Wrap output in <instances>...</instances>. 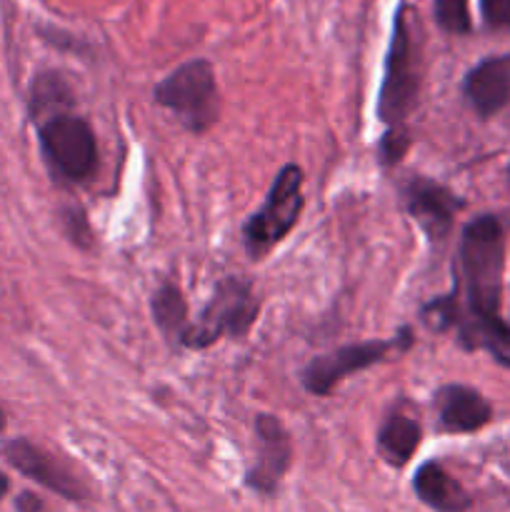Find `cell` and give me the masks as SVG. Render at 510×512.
I'll return each instance as SVG.
<instances>
[{
  "label": "cell",
  "mask_w": 510,
  "mask_h": 512,
  "mask_svg": "<svg viewBox=\"0 0 510 512\" xmlns=\"http://www.w3.org/2000/svg\"><path fill=\"white\" fill-rule=\"evenodd\" d=\"M505 270V233L495 215H478L465 225L455 260L453 290L423 308L435 330H455L468 350H485L510 368V323L500 318Z\"/></svg>",
  "instance_id": "cell-1"
},
{
  "label": "cell",
  "mask_w": 510,
  "mask_h": 512,
  "mask_svg": "<svg viewBox=\"0 0 510 512\" xmlns=\"http://www.w3.org/2000/svg\"><path fill=\"white\" fill-rule=\"evenodd\" d=\"M420 40L418 15L400 3L393 15V30L385 50L383 80L378 90V118L388 130H405V120L420 98Z\"/></svg>",
  "instance_id": "cell-2"
},
{
  "label": "cell",
  "mask_w": 510,
  "mask_h": 512,
  "mask_svg": "<svg viewBox=\"0 0 510 512\" xmlns=\"http://www.w3.org/2000/svg\"><path fill=\"white\" fill-rule=\"evenodd\" d=\"M38 145L53 180L65 185H83L98 173L100 150L93 125L65 108L35 120Z\"/></svg>",
  "instance_id": "cell-3"
},
{
  "label": "cell",
  "mask_w": 510,
  "mask_h": 512,
  "mask_svg": "<svg viewBox=\"0 0 510 512\" xmlns=\"http://www.w3.org/2000/svg\"><path fill=\"white\" fill-rule=\"evenodd\" d=\"M258 315L260 298L255 295L253 283L228 275L215 285L213 298L200 310L198 320L185 330L180 348L205 350L223 338H245L258 323Z\"/></svg>",
  "instance_id": "cell-4"
},
{
  "label": "cell",
  "mask_w": 510,
  "mask_h": 512,
  "mask_svg": "<svg viewBox=\"0 0 510 512\" xmlns=\"http://www.w3.org/2000/svg\"><path fill=\"white\" fill-rule=\"evenodd\" d=\"M153 100L190 133L213 128L220 118V90L210 60L193 58L178 65L155 85Z\"/></svg>",
  "instance_id": "cell-5"
},
{
  "label": "cell",
  "mask_w": 510,
  "mask_h": 512,
  "mask_svg": "<svg viewBox=\"0 0 510 512\" xmlns=\"http://www.w3.org/2000/svg\"><path fill=\"white\" fill-rule=\"evenodd\" d=\"M303 168L283 165L270 183L263 205L245 220L243 245L250 260H263L275 245L288 238L303 215Z\"/></svg>",
  "instance_id": "cell-6"
},
{
  "label": "cell",
  "mask_w": 510,
  "mask_h": 512,
  "mask_svg": "<svg viewBox=\"0 0 510 512\" xmlns=\"http://www.w3.org/2000/svg\"><path fill=\"white\" fill-rule=\"evenodd\" d=\"M415 338L410 333V328H400V333L395 338L388 340H365V343H350L343 348H335L330 353L315 355L308 365L300 373L303 380V388L310 395H325L333 393L340 383H343L348 375L360 373V370H368L373 365L383 363L390 353H405V350L413 348Z\"/></svg>",
  "instance_id": "cell-7"
},
{
  "label": "cell",
  "mask_w": 510,
  "mask_h": 512,
  "mask_svg": "<svg viewBox=\"0 0 510 512\" xmlns=\"http://www.w3.org/2000/svg\"><path fill=\"white\" fill-rule=\"evenodd\" d=\"M0 455L5 463L20 475H25L33 483L43 485L50 493L60 495L70 503H85L90 498V490L85 480L73 470L68 460L58 458L50 450L30 443L25 438H10L0 445Z\"/></svg>",
  "instance_id": "cell-8"
},
{
  "label": "cell",
  "mask_w": 510,
  "mask_h": 512,
  "mask_svg": "<svg viewBox=\"0 0 510 512\" xmlns=\"http://www.w3.org/2000/svg\"><path fill=\"white\" fill-rule=\"evenodd\" d=\"M255 460L245 473V485L263 498H273L293 465V438L278 415L258 413L253 420Z\"/></svg>",
  "instance_id": "cell-9"
},
{
  "label": "cell",
  "mask_w": 510,
  "mask_h": 512,
  "mask_svg": "<svg viewBox=\"0 0 510 512\" xmlns=\"http://www.w3.org/2000/svg\"><path fill=\"white\" fill-rule=\"evenodd\" d=\"M403 203L430 243H443L453 230L455 218L465 208L463 198L448 185L430 180L425 175H410L403 185Z\"/></svg>",
  "instance_id": "cell-10"
},
{
  "label": "cell",
  "mask_w": 510,
  "mask_h": 512,
  "mask_svg": "<svg viewBox=\"0 0 510 512\" xmlns=\"http://www.w3.org/2000/svg\"><path fill=\"white\" fill-rule=\"evenodd\" d=\"M433 405L438 413V428L450 435L478 433L493 420V408L485 395L470 385H443L435 390Z\"/></svg>",
  "instance_id": "cell-11"
},
{
  "label": "cell",
  "mask_w": 510,
  "mask_h": 512,
  "mask_svg": "<svg viewBox=\"0 0 510 512\" xmlns=\"http://www.w3.org/2000/svg\"><path fill=\"white\" fill-rule=\"evenodd\" d=\"M463 95L480 118H493L510 105V55H490L468 70Z\"/></svg>",
  "instance_id": "cell-12"
},
{
  "label": "cell",
  "mask_w": 510,
  "mask_h": 512,
  "mask_svg": "<svg viewBox=\"0 0 510 512\" xmlns=\"http://www.w3.org/2000/svg\"><path fill=\"white\" fill-rule=\"evenodd\" d=\"M420 440H423V425H420L418 415L403 408H393L388 418L380 423L375 448L390 468H405L413 460L415 450L420 448Z\"/></svg>",
  "instance_id": "cell-13"
},
{
  "label": "cell",
  "mask_w": 510,
  "mask_h": 512,
  "mask_svg": "<svg viewBox=\"0 0 510 512\" xmlns=\"http://www.w3.org/2000/svg\"><path fill=\"white\" fill-rule=\"evenodd\" d=\"M413 490L420 503L435 512H465L473 505L468 490L438 460H428L415 470Z\"/></svg>",
  "instance_id": "cell-14"
},
{
  "label": "cell",
  "mask_w": 510,
  "mask_h": 512,
  "mask_svg": "<svg viewBox=\"0 0 510 512\" xmlns=\"http://www.w3.org/2000/svg\"><path fill=\"white\" fill-rule=\"evenodd\" d=\"M150 313H153V323L158 333L168 340L170 345L180 348L185 330L190 328L188 320V303H185L183 290L175 283L165 280L155 288L153 298H150Z\"/></svg>",
  "instance_id": "cell-15"
},
{
  "label": "cell",
  "mask_w": 510,
  "mask_h": 512,
  "mask_svg": "<svg viewBox=\"0 0 510 512\" xmlns=\"http://www.w3.org/2000/svg\"><path fill=\"white\" fill-rule=\"evenodd\" d=\"M75 98L73 90H70L68 80L58 73V70H40L33 78V85H30V118L40 120L50 113H58V110L73 108Z\"/></svg>",
  "instance_id": "cell-16"
},
{
  "label": "cell",
  "mask_w": 510,
  "mask_h": 512,
  "mask_svg": "<svg viewBox=\"0 0 510 512\" xmlns=\"http://www.w3.org/2000/svg\"><path fill=\"white\" fill-rule=\"evenodd\" d=\"M433 18L448 35H468L473 30L468 0H433Z\"/></svg>",
  "instance_id": "cell-17"
},
{
  "label": "cell",
  "mask_w": 510,
  "mask_h": 512,
  "mask_svg": "<svg viewBox=\"0 0 510 512\" xmlns=\"http://www.w3.org/2000/svg\"><path fill=\"white\" fill-rule=\"evenodd\" d=\"M408 145H410L408 130H385L383 140H380V145H378L380 165L390 168V165L400 163V158L405 155Z\"/></svg>",
  "instance_id": "cell-18"
},
{
  "label": "cell",
  "mask_w": 510,
  "mask_h": 512,
  "mask_svg": "<svg viewBox=\"0 0 510 512\" xmlns=\"http://www.w3.org/2000/svg\"><path fill=\"white\" fill-rule=\"evenodd\" d=\"M63 225H65V233H68V238L73 240L78 248H88V245H90V225H88V218H85L83 210H80V208L63 210Z\"/></svg>",
  "instance_id": "cell-19"
},
{
  "label": "cell",
  "mask_w": 510,
  "mask_h": 512,
  "mask_svg": "<svg viewBox=\"0 0 510 512\" xmlns=\"http://www.w3.org/2000/svg\"><path fill=\"white\" fill-rule=\"evenodd\" d=\"M480 15L493 30H510V0H480Z\"/></svg>",
  "instance_id": "cell-20"
},
{
  "label": "cell",
  "mask_w": 510,
  "mask_h": 512,
  "mask_svg": "<svg viewBox=\"0 0 510 512\" xmlns=\"http://www.w3.org/2000/svg\"><path fill=\"white\" fill-rule=\"evenodd\" d=\"M40 510H43V503H40V498H35V495L23 493L18 498V512H40Z\"/></svg>",
  "instance_id": "cell-21"
},
{
  "label": "cell",
  "mask_w": 510,
  "mask_h": 512,
  "mask_svg": "<svg viewBox=\"0 0 510 512\" xmlns=\"http://www.w3.org/2000/svg\"><path fill=\"white\" fill-rule=\"evenodd\" d=\"M8 490H10V480H8V475H5L3 470H0V500H3L5 495H8Z\"/></svg>",
  "instance_id": "cell-22"
},
{
  "label": "cell",
  "mask_w": 510,
  "mask_h": 512,
  "mask_svg": "<svg viewBox=\"0 0 510 512\" xmlns=\"http://www.w3.org/2000/svg\"><path fill=\"white\" fill-rule=\"evenodd\" d=\"M3 428H5V413L3 408H0V433H3Z\"/></svg>",
  "instance_id": "cell-23"
},
{
  "label": "cell",
  "mask_w": 510,
  "mask_h": 512,
  "mask_svg": "<svg viewBox=\"0 0 510 512\" xmlns=\"http://www.w3.org/2000/svg\"><path fill=\"white\" fill-rule=\"evenodd\" d=\"M508 180H510V165H508Z\"/></svg>",
  "instance_id": "cell-24"
}]
</instances>
